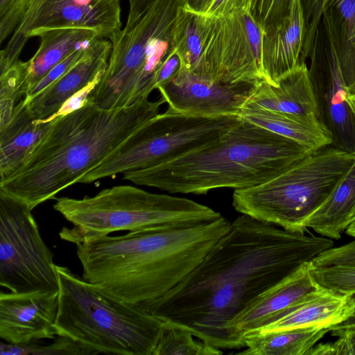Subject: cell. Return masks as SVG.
<instances>
[{
	"label": "cell",
	"instance_id": "cell-17",
	"mask_svg": "<svg viewBox=\"0 0 355 355\" xmlns=\"http://www.w3.org/2000/svg\"><path fill=\"white\" fill-rule=\"evenodd\" d=\"M112 44L108 39L92 41L84 56L69 70L34 98L26 101L35 119L51 117L73 94L96 80H101L107 66Z\"/></svg>",
	"mask_w": 355,
	"mask_h": 355
},
{
	"label": "cell",
	"instance_id": "cell-3",
	"mask_svg": "<svg viewBox=\"0 0 355 355\" xmlns=\"http://www.w3.org/2000/svg\"><path fill=\"white\" fill-rule=\"evenodd\" d=\"M165 103L162 97L155 101L145 98L131 105L103 109L87 102L75 111L55 116L49 132L21 167L0 182V192L31 210L54 199L159 114Z\"/></svg>",
	"mask_w": 355,
	"mask_h": 355
},
{
	"label": "cell",
	"instance_id": "cell-15",
	"mask_svg": "<svg viewBox=\"0 0 355 355\" xmlns=\"http://www.w3.org/2000/svg\"><path fill=\"white\" fill-rule=\"evenodd\" d=\"M306 262L260 295L227 326L232 349L245 347L244 337L275 321L318 285Z\"/></svg>",
	"mask_w": 355,
	"mask_h": 355
},
{
	"label": "cell",
	"instance_id": "cell-30",
	"mask_svg": "<svg viewBox=\"0 0 355 355\" xmlns=\"http://www.w3.org/2000/svg\"><path fill=\"white\" fill-rule=\"evenodd\" d=\"M49 345H40L33 343L27 345H14L1 343V355H90L93 352L80 345L69 338L57 336Z\"/></svg>",
	"mask_w": 355,
	"mask_h": 355
},
{
	"label": "cell",
	"instance_id": "cell-42",
	"mask_svg": "<svg viewBox=\"0 0 355 355\" xmlns=\"http://www.w3.org/2000/svg\"><path fill=\"white\" fill-rule=\"evenodd\" d=\"M353 298L355 302V293L352 294ZM355 327V311L354 315L347 319V320L344 321L343 322L334 325L329 328V331L337 330V329H347L350 327Z\"/></svg>",
	"mask_w": 355,
	"mask_h": 355
},
{
	"label": "cell",
	"instance_id": "cell-4",
	"mask_svg": "<svg viewBox=\"0 0 355 355\" xmlns=\"http://www.w3.org/2000/svg\"><path fill=\"white\" fill-rule=\"evenodd\" d=\"M310 152L241 119L222 136L199 148L164 163L122 174L123 179L137 185L171 193L201 195L217 189L256 186Z\"/></svg>",
	"mask_w": 355,
	"mask_h": 355
},
{
	"label": "cell",
	"instance_id": "cell-18",
	"mask_svg": "<svg viewBox=\"0 0 355 355\" xmlns=\"http://www.w3.org/2000/svg\"><path fill=\"white\" fill-rule=\"evenodd\" d=\"M305 35L302 1L293 0L288 15L263 31L261 60L266 81L275 85L279 78L304 63Z\"/></svg>",
	"mask_w": 355,
	"mask_h": 355
},
{
	"label": "cell",
	"instance_id": "cell-23",
	"mask_svg": "<svg viewBox=\"0 0 355 355\" xmlns=\"http://www.w3.org/2000/svg\"><path fill=\"white\" fill-rule=\"evenodd\" d=\"M40 45L29 60V73L24 87V95L53 68L78 49L101 37L89 28H64L42 33Z\"/></svg>",
	"mask_w": 355,
	"mask_h": 355
},
{
	"label": "cell",
	"instance_id": "cell-36",
	"mask_svg": "<svg viewBox=\"0 0 355 355\" xmlns=\"http://www.w3.org/2000/svg\"><path fill=\"white\" fill-rule=\"evenodd\" d=\"M315 266L355 265V240L339 247L331 248L315 257Z\"/></svg>",
	"mask_w": 355,
	"mask_h": 355
},
{
	"label": "cell",
	"instance_id": "cell-44",
	"mask_svg": "<svg viewBox=\"0 0 355 355\" xmlns=\"http://www.w3.org/2000/svg\"><path fill=\"white\" fill-rule=\"evenodd\" d=\"M346 234L355 239V220L347 227Z\"/></svg>",
	"mask_w": 355,
	"mask_h": 355
},
{
	"label": "cell",
	"instance_id": "cell-21",
	"mask_svg": "<svg viewBox=\"0 0 355 355\" xmlns=\"http://www.w3.org/2000/svg\"><path fill=\"white\" fill-rule=\"evenodd\" d=\"M55 117L37 120L24 99L9 123L0 130V182L14 174L50 130Z\"/></svg>",
	"mask_w": 355,
	"mask_h": 355
},
{
	"label": "cell",
	"instance_id": "cell-8",
	"mask_svg": "<svg viewBox=\"0 0 355 355\" xmlns=\"http://www.w3.org/2000/svg\"><path fill=\"white\" fill-rule=\"evenodd\" d=\"M179 0H157L129 28L113 33L107 68L87 101L100 108L131 105L148 98L154 78L172 49Z\"/></svg>",
	"mask_w": 355,
	"mask_h": 355
},
{
	"label": "cell",
	"instance_id": "cell-22",
	"mask_svg": "<svg viewBox=\"0 0 355 355\" xmlns=\"http://www.w3.org/2000/svg\"><path fill=\"white\" fill-rule=\"evenodd\" d=\"M239 116L310 151L332 145L331 132L316 115H295L279 112L242 109Z\"/></svg>",
	"mask_w": 355,
	"mask_h": 355
},
{
	"label": "cell",
	"instance_id": "cell-25",
	"mask_svg": "<svg viewBox=\"0 0 355 355\" xmlns=\"http://www.w3.org/2000/svg\"><path fill=\"white\" fill-rule=\"evenodd\" d=\"M322 19L349 96H355V0H330Z\"/></svg>",
	"mask_w": 355,
	"mask_h": 355
},
{
	"label": "cell",
	"instance_id": "cell-32",
	"mask_svg": "<svg viewBox=\"0 0 355 355\" xmlns=\"http://www.w3.org/2000/svg\"><path fill=\"white\" fill-rule=\"evenodd\" d=\"M304 10L306 35L302 51V60L306 62L307 58L313 53L316 35L330 0H301Z\"/></svg>",
	"mask_w": 355,
	"mask_h": 355
},
{
	"label": "cell",
	"instance_id": "cell-45",
	"mask_svg": "<svg viewBox=\"0 0 355 355\" xmlns=\"http://www.w3.org/2000/svg\"><path fill=\"white\" fill-rule=\"evenodd\" d=\"M349 101L355 114V96H349Z\"/></svg>",
	"mask_w": 355,
	"mask_h": 355
},
{
	"label": "cell",
	"instance_id": "cell-24",
	"mask_svg": "<svg viewBox=\"0 0 355 355\" xmlns=\"http://www.w3.org/2000/svg\"><path fill=\"white\" fill-rule=\"evenodd\" d=\"M355 220V162L304 226L320 236L338 240Z\"/></svg>",
	"mask_w": 355,
	"mask_h": 355
},
{
	"label": "cell",
	"instance_id": "cell-43",
	"mask_svg": "<svg viewBox=\"0 0 355 355\" xmlns=\"http://www.w3.org/2000/svg\"><path fill=\"white\" fill-rule=\"evenodd\" d=\"M19 1L21 0H0V11L4 10L12 3Z\"/></svg>",
	"mask_w": 355,
	"mask_h": 355
},
{
	"label": "cell",
	"instance_id": "cell-37",
	"mask_svg": "<svg viewBox=\"0 0 355 355\" xmlns=\"http://www.w3.org/2000/svg\"><path fill=\"white\" fill-rule=\"evenodd\" d=\"M251 6V0H212L203 15L209 17H220Z\"/></svg>",
	"mask_w": 355,
	"mask_h": 355
},
{
	"label": "cell",
	"instance_id": "cell-38",
	"mask_svg": "<svg viewBox=\"0 0 355 355\" xmlns=\"http://www.w3.org/2000/svg\"><path fill=\"white\" fill-rule=\"evenodd\" d=\"M180 67V59L172 47L171 51L158 69L154 78L155 89L159 87L171 80L178 71Z\"/></svg>",
	"mask_w": 355,
	"mask_h": 355
},
{
	"label": "cell",
	"instance_id": "cell-14",
	"mask_svg": "<svg viewBox=\"0 0 355 355\" xmlns=\"http://www.w3.org/2000/svg\"><path fill=\"white\" fill-rule=\"evenodd\" d=\"M58 304L59 292H1L0 338L14 345L55 338Z\"/></svg>",
	"mask_w": 355,
	"mask_h": 355
},
{
	"label": "cell",
	"instance_id": "cell-7",
	"mask_svg": "<svg viewBox=\"0 0 355 355\" xmlns=\"http://www.w3.org/2000/svg\"><path fill=\"white\" fill-rule=\"evenodd\" d=\"M355 162V154L333 145L308 153L271 179L235 189L232 206L241 214L286 230L304 232L306 220L322 204Z\"/></svg>",
	"mask_w": 355,
	"mask_h": 355
},
{
	"label": "cell",
	"instance_id": "cell-12",
	"mask_svg": "<svg viewBox=\"0 0 355 355\" xmlns=\"http://www.w3.org/2000/svg\"><path fill=\"white\" fill-rule=\"evenodd\" d=\"M83 28L109 38L121 28L119 0H30L28 9L0 53V71L19 59L28 40L57 28Z\"/></svg>",
	"mask_w": 355,
	"mask_h": 355
},
{
	"label": "cell",
	"instance_id": "cell-2",
	"mask_svg": "<svg viewBox=\"0 0 355 355\" xmlns=\"http://www.w3.org/2000/svg\"><path fill=\"white\" fill-rule=\"evenodd\" d=\"M222 216L192 226L163 227L121 236L72 239L83 277L135 304L163 296L186 277L230 229Z\"/></svg>",
	"mask_w": 355,
	"mask_h": 355
},
{
	"label": "cell",
	"instance_id": "cell-31",
	"mask_svg": "<svg viewBox=\"0 0 355 355\" xmlns=\"http://www.w3.org/2000/svg\"><path fill=\"white\" fill-rule=\"evenodd\" d=\"M315 282L320 286L340 293H355V265L315 266L311 269Z\"/></svg>",
	"mask_w": 355,
	"mask_h": 355
},
{
	"label": "cell",
	"instance_id": "cell-9",
	"mask_svg": "<svg viewBox=\"0 0 355 355\" xmlns=\"http://www.w3.org/2000/svg\"><path fill=\"white\" fill-rule=\"evenodd\" d=\"M241 119L239 115L196 116L167 108L83 175L78 183L89 184L172 160L212 142Z\"/></svg>",
	"mask_w": 355,
	"mask_h": 355
},
{
	"label": "cell",
	"instance_id": "cell-35",
	"mask_svg": "<svg viewBox=\"0 0 355 355\" xmlns=\"http://www.w3.org/2000/svg\"><path fill=\"white\" fill-rule=\"evenodd\" d=\"M89 43L76 50L62 62L53 68L44 77L26 93L24 98L28 101L34 98L64 75L84 56Z\"/></svg>",
	"mask_w": 355,
	"mask_h": 355
},
{
	"label": "cell",
	"instance_id": "cell-10",
	"mask_svg": "<svg viewBox=\"0 0 355 355\" xmlns=\"http://www.w3.org/2000/svg\"><path fill=\"white\" fill-rule=\"evenodd\" d=\"M31 211L0 192V284L14 293L59 292L53 254Z\"/></svg>",
	"mask_w": 355,
	"mask_h": 355
},
{
	"label": "cell",
	"instance_id": "cell-27",
	"mask_svg": "<svg viewBox=\"0 0 355 355\" xmlns=\"http://www.w3.org/2000/svg\"><path fill=\"white\" fill-rule=\"evenodd\" d=\"M328 332L329 328L304 327L263 334H252L243 338V355H307Z\"/></svg>",
	"mask_w": 355,
	"mask_h": 355
},
{
	"label": "cell",
	"instance_id": "cell-19",
	"mask_svg": "<svg viewBox=\"0 0 355 355\" xmlns=\"http://www.w3.org/2000/svg\"><path fill=\"white\" fill-rule=\"evenodd\" d=\"M242 109L266 110L295 115H316L318 102L306 63L279 78L275 85L257 83Z\"/></svg>",
	"mask_w": 355,
	"mask_h": 355
},
{
	"label": "cell",
	"instance_id": "cell-33",
	"mask_svg": "<svg viewBox=\"0 0 355 355\" xmlns=\"http://www.w3.org/2000/svg\"><path fill=\"white\" fill-rule=\"evenodd\" d=\"M293 0H251V13L263 31L288 15Z\"/></svg>",
	"mask_w": 355,
	"mask_h": 355
},
{
	"label": "cell",
	"instance_id": "cell-20",
	"mask_svg": "<svg viewBox=\"0 0 355 355\" xmlns=\"http://www.w3.org/2000/svg\"><path fill=\"white\" fill-rule=\"evenodd\" d=\"M354 311L352 295L318 286L279 318L252 334L313 327L329 329L351 318Z\"/></svg>",
	"mask_w": 355,
	"mask_h": 355
},
{
	"label": "cell",
	"instance_id": "cell-34",
	"mask_svg": "<svg viewBox=\"0 0 355 355\" xmlns=\"http://www.w3.org/2000/svg\"><path fill=\"white\" fill-rule=\"evenodd\" d=\"M331 332L338 338L332 343L315 345L307 355H355V327Z\"/></svg>",
	"mask_w": 355,
	"mask_h": 355
},
{
	"label": "cell",
	"instance_id": "cell-5",
	"mask_svg": "<svg viewBox=\"0 0 355 355\" xmlns=\"http://www.w3.org/2000/svg\"><path fill=\"white\" fill-rule=\"evenodd\" d=\"M59 304L57 336L94 353L153 355L164 321L139 304L126 302L55 265Z\"/></svg>",
	"mask_w": 355,
	"mask_h": 355
},
{
	"label": "cell",
	"instance_id": "cell-26",
	"mask_svg": "<svg viewBox=\"0 0 355 355\" xmlns=\"http://www.w3.org/2000/svg\"><path fill=\"white\" fill-rule=\"evenodd\" d=\"M207 17L179 6L171 30L172 47L180 59V66L202 76Z\"/></svg>",
	"mask_w": 355,
	"mask_h": 355
},
{
	"label": "cell",
	"instance_id": "cell-29",
	"mask_svg": "<svg viewBox=\"0 0 355 355\" xmlns=\"http://www.w3.org/2000/svg\"><path fill=\"white\" fill-rule=\"evenodd\" d=\"M28 73V61L19 59L0 71V130L9 123L16 103L24 95Z\"/></svg>",
	"mask_w": 355,
	"mask_h": 355
},
{
	"label": "cell",
	"instance_id": "cell-13",
	"mask_svg": "<svg viewBox=\"0 0 355 355\" xmlns=\"http://www.w3.org/2000/svg\"><path fill=\"white\" fill-rule=\"evenodd\" d=\"M255 84L211 81L180 66L157 89L168 108L176 112L216 117L239 115Z\"/></svg>",
	"mask_w": 355,
	"mask_h": 355
},
{
	"label": "cell",
	"instance_id": "cell-41",
	"mask_svg": "<svg viewBox=\"0 0 355 355\" xmlns=\"http://www.w3.org/2000/svg\"><path fill=\"white\" fill-rule=\"evenodd\" d=\"M212 0H179L180 6L190 10L204 13Z\"/></svg>",
	"mask_w": 355,
	"mask_h": 355
},
{
	"label": "cell",
	"instance_id": "cell-39",
	"mask_svg": "<svg viewBox=\"0 0 355 355\" xmlns=\"http://www.w3.org/2000/svg\"><path fill=\"white\" fill-rule=\"evenodd\" d=\"M99 81L98 80L92 83L86 87L73 94L67 100L57 113L51 117L64 115L82 107L87 103L89 95L98 85Z\"/></svg>",
	"mask_w": 355,
	"mask_h": 355
},
{
	"label": "cell",
	"instance_id": "cell-16",
	"mask_svg": "<svg viewBox=\"0 0 355 355\" xmlns=\"http://www.w3.org/2000/svg\"><path fill=\"white\" fill-rule=\"evenodd\" d=\"M327 40L326 69L320 75L310 71L320 119L331 132L332 145L355 154V114L336 50L332 40Z\"/></svg>",
	"mask_w": 355,
	"mask_h": 355
},
{
	"label": "cell",
	"instance_id": "cell-28",
	"mask_svg": "<svg viewBox=\"0 0 355 355\" xmlns=\"http://www.w3.org/2000/svg\"><path fill=\"white\" fill-rule=\"evenodd\" d=\"M223 351L196 338L187 327L164 321L153 355H220Z\"/></svg>",
	"mask_w": 355,
	"mask_h": 355
},
{
	"label": "cell",
	"instance_id": "cell-1",
	"mask_svg": "<svg viewBox=\"0 0 355 355\" xmlns=\"http://www.w3.org/2000/svg\"><path fill=\"white\" fill-rule=\"evenodd\" d=\"M309 230L295 232L241 214L200 263L163 296L141 304L219 349H232L227 326L260 295L334 246Z\"/></svg>",
	"mask_w": 355,
	"mask_h": 355
},
{
	"label": "cell",
	"instance_id": "cell-11",
	"mask_svg": "<svg viewBox=\"0 0 355 355\" xmlns=\"http://www.w3.org/2000/svg\"><path fill=\"white\" fill-rule=\"evenodd\" d=\"M251 6L220 17H207L202 78L228 84L265 80L262 69L263 30Z\"/></svg>",
	"mask_w": 355,
	"mask_h": 355
},
{
	"label": "cell",
	"instance_id": "cell-6",
	"mask_svg": "<svg viewBox=\"0 0 355 355\" xmlns=\"http://www.w3.org/2000/svg\"><path fill=\"white\" fill-rule=\"evenodd\" d=\"M53 208L73 225L63 228L62 239L108 235L163 227L192 226L223 216L192 200L154 193L130 185L104 189L82 199L55 198Z\"/></svg>",
	"mask_w": 355,
	"mask_h": 355
},
{
	"label": "cell",
	"instance_id": "cell-40",
	"mask_svg": "<svg viewBox=\"0 0 355 355\" xmlns=\"http://www.w3.org/2000/svg\"><path fill=\"white\" fill-rule=\"evenodd\" d=\"M157 0H128L129 12L124 28H129Z\"/></svg>",
	"mask_w": 355,
	"mask_h": 355
}]
</instances>
